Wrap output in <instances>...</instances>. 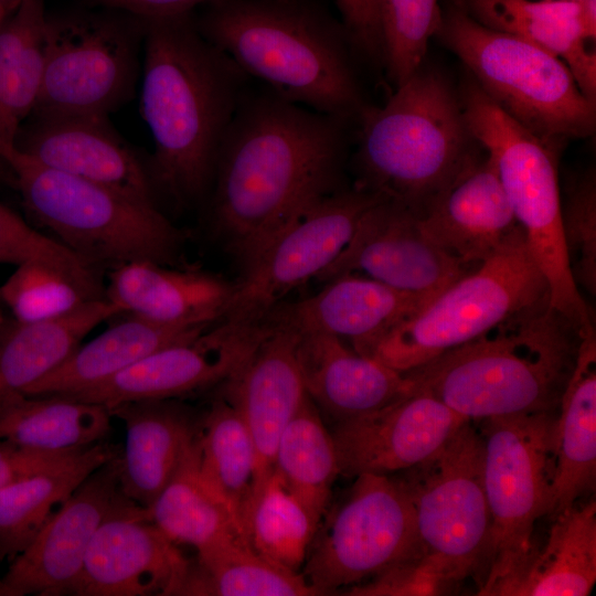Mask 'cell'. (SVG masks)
I'll use <instances>...</instances> for the list:
<instances>
[{"instance_id": "b9f144b4", "label": "cell", "mask_w": 596, "mask_h": 596, "mask_svg": "<svg viewBox=\"0 0 596 596\" xmlns=\"http://www.w3.org/2000/svg\"><path fill=\"white\" fill-rule=\"evenodd\" d=\"M561 222L573 279L578 289L596 294V172L589 167L561 185Z\"/></svg>"}, {"instance_id": "ffe728a7", "label": "cell", "mask_w": 596, "mask_h": 596, "mask_svg": "<svg viewBox=\"0 0 596 596\" xmlns=\"http://www.w3.org/2000/svg\"><path fill=\"white\" fill-rule=\"evenodd\" d=\"M469 419L425 392L331 430L340 475H394L437 453Z\"/></svg>"}, {"instance_id": "277c9868", "label": "cell", "mask_w": 596, "mask_h": 596, "mask_svg": "<svg viewBox=\"0 0 596 596\" xmlns=\"http://www.w3.org/2000/svg\"><path fill=\"white\" fill-rule=\"evenodd\" d=\"M583 336L545 302L404 374L470 422L557 412Z\"/></svg>"}, {"instance_id": "3957f363", "label": "cell", "mask_w": 596, "mask_h": 596, "mask_svg": "<svg viewBox=\"0 0 596 596\" xmlns=\"http://www.w3.org/2000/svg\"><path fill=\"white\" fill-rule=\"evenodd\" d=\"M194 19L207 41L283 98L349 120L368 106L345 29L315 0H212Z\"/></svg>"}, {"instance_id": "7dc6e473", "label": "cell", "mask_w": 596, "mask_h": 596, "mask_svg": "<svg viewBox=\"0 0 596 596\" xmlns=\"http://www.w3.org/2000/svg\"><path fill=\"white\" fill-rule=\"evenodd\" d=\"M108 9L127 12L140 19H153L193 12L212 0H91Z\"/></svg>"}, {"instance_id": "7402d4cb", "label": "cell", "mask_w": 596, "mask_h": 596, "mask_svg": "<svg viewBox=\"0 0 596 596\" xmlns=\"http://www.w3.org/2000/svg\"><path fill=\"white\" fill-rule=\"evenodd\" d=\"M267 327L244 365L224 383L225 395L237 405L256 449L253 498L273 473L283 430L308 396L297 356L298 333L283 326Z\"/></svg>"}, {"instance_id": "60d3db41", "label": "cell", "mask_w": 596, "mask_h": 596, "mask_svg": "<svg viewBox=\"0 0 596 596\" xmlns=\"http://www.w3.org/2000/svg\"><path fill=\"white\" fill-rule=\"evenodd\" d=\"M386 75L400 86L422 67L443 11L438 0H377Z\"/></svg>"}, {"instance_id": "74e56055", "label": "cell", "mask_w": 596, "mask_h": 596, "mask_svg": "<svg viewBox=\"0 0 596 596\" xmlns=\"http://www.w3.org/2000/svg\"><path fill=\"white\" fill-rule=\"evenodd\" d=\"M147 511L150 521L171 542L191 545L196 552L243 538L228 511L201 481L194 440L171 480Z\"/></svg>"}, {"instance_id": "5bb4252c", "label": "cell", "mask_w": 596, "mask_h": 596, "mask_svg": "<svg viewBox=\"0 0 596 596\" xmlns=\"http://www.w3.org/2000/svg\"><path fill=\"white\" fill-rule=\"evenodd\" d=\"M383 198L353 187L339 190L309 207L273 240L235 283L223 320L263 322L285 296L311 278H318L337 259L363 213Z\"/></svg>"}, {"instance_id": "ba28073f", "label": "cell", "mask_w": 596, "mask_h": 596, "mask_svg": "<svg viewBox=\"0 0 596 596\" xmlns=\"http://www.w3.org/2000/svg\"><path fill=\"white\" fill-rule=\"evenodd\" d=\"M459 102L468 130L493 161L530 253L549 284L551 307L583 334L594 331L562 233L560 150L504 114L473 81L464 86Z\"/></svg>"}, {"instance_id": "cb8c5ba5", "label": "cell", "mask_w": 596, "mask_h": 596, "mask_svg": "<svg viewBox=\"0 0 596 596\" xmlns=\"http://www.w3.org/2000/svg\"><path fill=\"white\" fill-rule=\"evenodd\" d=\"M296 332L307 395L333 424L373 413L416 392L407 375L355 352L337 337Z\"/></svg>"}, {"instance_id": "c3c4849f", "label": "cell", "mask_w": 596, "mask_h": 596, "mask_svg": "<svg viewBox=\"0 0 596 596\" xmlns=\"http://www.w3.org/2000/svg\"><path fill=\"white\" fill-rule=\"evenodd\" d=\"M578 17L582 33L588 42L596 39V0H579Z\"/></svg>"}, {"instance_id": "681fc988", "label": "cell", "mask_w": 596, "mask_h": 596, "mask_svg": "<svg viewBox=\"0 0 596 596\" xmlns=\"http://www.w3.org/2000/svg\"><path fill=\"white\" fill-rule=\"evenodd\" d=\"M24 0H0V28Z\"/></svg>"}, {"instance_id": "4316f807", "label": "cell", "mask_w": 596, "mask_h": 596, "mask_svg": "<svg viewBox=\"0 0 596 596\" xmlns=\"http://www.w3.org/2000/svg\"><path fill=\"white\" fill-rule=\"evenodd\" d=\"M554 471L547 515L581 501L596 481V334L583 336L562 394L553 436Z\"/></svg>"}, {"instance_id": "ac0fdd59", "label": "cell", "mask_w": 596, "mask_h": 596, "mask_svg": "<svg viewBox=\"0 0 596 596\" xmlns=\"http://www.w3.org/2000/svg\"><path fill=\"white\" fill-rule=\"evenodd\" d=\"M120 455L91 473L1 578V596L72 595L88 545L120 497Z\"/></svg>"}, {"instance_id": "816d5d0a", "label": "cell", "mask_w": 596, "mask_h": 596, "mask_svg": "<svg viewBox=\"0 0 596 596\" xmlns=\"http://www.w3.org/2000/svg\"><path fill=\"white\" fill-rule=\"evenodd\" d=\"M1 589H2V584H1V579H0V596H1Z\"/></svg>"}, {"instance_id": "f35d334b", "label": "cell", "mask_w": 596, "mask_h": 596, "mask_svg": "<svg viewBox=\"0 0 596 596\" xmlns=\"http://www.w3.org/2000/svg\"><path fill=\"white\" fill-rule=\"evenodd\" d=\"M318 522L273 472L247 509L243 536L258 555L301 573Z\"/></svg>"}, {"instance_id": "bcb514c9", "label": "cell", "mask_w": 596, "mask_h": 596, "mask_svg": "<svg viewBox=\"0 0 596 596\" xmlns=\"http://www.w3.org/2000/svg\"><path fill=\"white\" fill-rule=\"evenodd\" d=\"M84 448L41 450L0 441V491L43 471Z\"/></svg>"}, {"instance_id": "7a4b0ae2", "label": "cell", "mask_w": 596, "mask_h": 596, "mask_svg": "<svg viewBox=\"0 0 596 596\" xmlns=\"http://www.w3.org/2000/svg\"><path fill=\"white\" fill-rule=\"evenodd\" d=\"M140 113L157 199L182 210L210 192L217 155L249 78L207 41L192 12L142 19Z\"/></svg>"}, {"instance_id": "52a82bcc", "label": "cell", "mask_w": 596, "mask_h": 596, "mask_svg": "<svg viewBox=\"0 0 596 596\" xmlns=\"http://www.w3.org/2000/svg\"><path fill=\"white\" fill-rule=\"evenodd\" d=\"M436 35L504 114L545 143L561 150L594 135L596 104L557 56L481 24L457 1L443 12Z\"/></svg>"}, {"instance_id": "7c38bea8", "label": "cell", "mask_w": 596, "mask_h": 596, "mask_svg": "<svg viewBox=\"0 0 596 596\" xmlns=\"http://www.w3.org/2000/svg\"><path fill=\"white\" fill-rule=\"evenodd\" d=\"M394 475L411 499L424 553L480 586L491 543L480 432L469 421L433 456Z\"/></svg>"}, {"instance_id": "6da1fadb", "label": "cell", "mask_w": 596, "mask_h": 596, "mask_svg": "<svg viewBox=\"0 0 596 596\" xmlns=\"http://www.w3.org/2000/svg\"><path fill=\"white\" fill-rule=\"evenodd\" d=\"M348 123L266 86L246 89L217 155L209 203L211 228L243 274L292 221L342 190Z\"/></svg>"}, {"instance_id": "8fae6325", "label": "cell", "mask_w": 596, "mask_h": 596, "mask_svg": "<svg viewBox=\"0 0 596 596\" xmlns=\"http://www.w3.org/2000/svg\"><path fill=\"white\" fill-rule=\"evenodd\" d=\"M142 19L95 12L46 13L41 92L31 115H109L141 77Z\"/></svg>"}, {"instance_id": "f1b7e54d", "label": "cell", "mask_w": 596, "mask_h": 596, "mask_svg": "<svg viewBox=\"0 0 596 596\" xmlns=\"http://www.w3.org/2000/svg\"><path fill=\"white\" fill-rule=\"evenodd\" d=\"M120 320L79 345L58 368L23 395L68 394L103 382L168 345L194 338L212 326H171L121 312Z\"/></svg>"}, {"instance_id": "836d02e7", "label": "cell", "mask_w": 596, "mask_h": 596, "mask_svg": "<svg viewBox=\"0 0 596 596\" xmlns=\"http://www.w3.org/2000/svg\"><path fill=\"white\" fill-rule=\"evenodd\" d=\"M109 409L57 394H12L0 402V441L41 450H70L108 439Z\"/></svg>"}, {"instance_id": "9c48e42d", "label": "cell", "mask_w": 596, "mask_h": 596, "mask_svg": "<svg viewBox=\"0 0 596 596\" xmlns=\"http://www.w3.org/2000/svg\"><path fill=\"white\" fill-rule=\"evenodd\" d=\"M545 302L549 284L522 232L392 328L372 358L404 373Z\"/></svg>"}, {"instance_id": "e0dca14e", "label": "cell", "mask_w": 596, "mask_h": 596, "mask_svg": "<svg viewBox=\"0 0 596 596\" xmlns=\"http://www.w3.org/2000/svg\"><path fill=\"white\" fill-rule=\"evenodd\" d=\"M189 560L121 492L96 530L72 595H177Z\"/></svg>"}, {"instance_id": "f6af8a7d", "label": "cell", "mask_w": 596, "mask_h": 596, "mask_svg": "<svg viewBox=\"0 0 596 596\" xmlns=\"http://www.w3.org/2000/svg\"><path fill=\"white\" fill-rule=\"evenodd\" d=\"M353 50L371 61L383 58L377 0H337Z\"/></svg>"}, {"instance_id": "d4e9b609", "label": "cell", "mask_w": 596, "mask_h": 596, "mask_svg": "<svg viewBox=\"0 0 596 596\" xmlns=\"http://www.w3.org/2000/svg\"><path fill=\"white\" fill-rule=\"evenodd\" d=\"M234 289V283L200 267L140 259L111 268L105 298L150 321L212 326L224 319Z\"/></svg>"}, {"instance_id": "30bf717a", "label": "cell", "mask_w": 596, "mask_h": 596, "mask_svg": "<svg viewBox=\"0 0 596 596\" xmlns=\"http://www.w3.org/2000/svg\"><path fill=\"white\" fill-rule=\"evenodd\" d=\"M556 414L541 412L480 421L491 543L478 595L498 596L523 571L533 553L535 522L549 512Z\"/></svg>"}, {"instance_id": "d6a6232c", "label": "cell", "mask_w": 596, "mask_h": 596, "mask_svg": "<svg viewBox=\"0 0 596 596\" xmlns=\"http://www.w3.org/2000/svg\"><path fill=\"white\" fill-rule=\"evenodd\" d=\"M194 453L201 481L225 507L243 536L257 483V455L244 418L228 396L214 400L201 413Z\"/></svg>"}, {"instance_id": "ab89813d", "label": "cell", "mask_w": 596, "mask_h": 596, "mask_svg": "<svg viewBox=\"0 0 596 596\" xmlns=\"http://www.w3.org/2000/svg\"><path fill=\"white\" fill-rule=\"evenodd\" d=\"M96 298L104 297L66 269L45 260L17 265L0 285V301L19 322L55 318Z\"/></svg>"}, {"instance_id": "d6986e66", "label": "cell", "mask_w": 596, "mask_h": 596, "mask_svg": "<svg viewBox=\"0 0 596 596\" xmlns=\"http://www.w3.org/2000/svg\"><path fill=\"white\" fill-rule=\"evenodd\" d=\"M14 147L46 167L159 207L147 160L120 137L108 117L31 115Z\"/></svg>"}, {"instance_id": "f546056e", "label": "cell", "mask_w": 596, "mask_h": 596, "mask_svg": "<svg viewBox=\"0 0 596 596\" xmlns=\"http://www.w3.org/2000/svg\"><path fill=\"white\" fill-rule=\"evenodd\" d=\"M544 545L498 596H586L596 582V502H576L551 518Z\"/></svg>"}, {"instance_id": "9a60e30c", "label": "cell", "mask_w": 596, "mask_h": 596, "mask_svg": "<svg viewBox=\"0 0 596 596\" xmlns=\"http://www.w3.org/2000/svg\"><path fill=\"white\" fill-rule=\"evenodd\" d=\"M266 331L264 322L222 320L194 338L152 352L103 382L57 395L107 408L142 400H180L227 382Z\"/></svg>"}, {"instance_id": "ee69618b", "label": "cell", "mask_w": 596, "mask_h": 596, "mask_svg": "<svg viewBox=\"0 0 596 596\" xmlns=\"http://www.w3.org/2000/svg\"><path fill=\"white\" fill-rule=\"evenodd\" d=\"M461 584L437 558L422 552L387 567L371 579L348 588L351 596L448 595Z\"/></svg>"}, {"instance_id": "8992f818", "label": "cell", "mask_w": 596, "mask_h": 596, "mask_svg": "<svg viewBox=\"0 0 596 596\" xmlns=\"http://www.w3.org/2000/svg\"><path fill=\"white\" fill-rule=\"evenodd\" d=\"M0 160L33 221L91 265L177 260L184 235L159 207L46 167L14 145H0Z\"/></svg>"}, {"instance_id": "1f68e13d", "label": "cell", "mask_w": 596, "mask_h": 596, "mask_svg": "<svg viewBox=\"0 0 596 596\" xmlns=\"http://www.w3.org/2000/svg\"><path fill=\"white\" fill-rule=\"evenodd\" d=\"M121 450L106 439L1 490L0 561H13L78 486Z\"/></svg>"}, {"instance_id": "484cf974", "label": "cell", "mask_w": 596, "mask_h": 596, "mask_svg": "<svg viewBox=\"0 0 596 596\" xmlns=\"http://www.w3.org/2000/svg\"><path fill=\"white\" fill-rule=\"evenodd\" d=\"M108 409L126 429L119 458L120 491L147 508L171 480L191 447L201 413L178 398L126 402Z\"/></svg>"}, {"instance_id": "4fadbf2b", "label": "cell", "mask_w": 596, "mask_h": 596, "mask_svg": "<svg viewBox=\"0 0 596 596\" xmlns=\"http://www.w3.org/2000/svg\"><path fill=\"white\" fill-rule=\"evenodd\" d=\"M301 574L317 595L348 589L423 551L414 509L395 475L361 473L327 509Z\"/></svg>"}, {"instance_id": "f907efd6", "label": "cell", "mask_w": 596, "mask_h": 596, "mask_svg": "<svg viewBox=\"0 0 596 596\" xmlns=\"http://www.w3.org/2000/svg\"><path fill=\"white\" fill-rule=\"evenodd\" d=\"M10 315V313H9ZM8 315V310L0 301V348L2 340L4 338V334L8 330V327L10 326L12 321V317Z\"/></svg>"}, {"instance_id": "5b68a950", "label": "cell", "mask_w": 596, "mask_h": 596, "mask_svg": "<svg viewBox=\"0 0 596 596\" xmlns=\"http://www.w3.org/2000/svg\"><path fill=\"white\" fill-rule=\"evenodd\" d=\"M360 120L354 187L397 201L422 216L478 158L459 97L422 67L383 106Z\"/></svg>"}, {"instance_id": "44dd1931", "label": "cell", "mask_w": 596, "mask_h": 596, "mask_svg": "<svg viewBox=\"0 0 596 596\" xmlns=\"http://www.w3.org/2000/svg\"><path fill=\"white\" fill-rule=\"evenodd\" d=\"M432 299L348 274L336 277L318 294L279 304L263 320L298 332H319L350 342L372 356L377 342L395 326L422 310Z\"/></svg>"}, {"instance_id": "2e32d148", "label": "cell", "mask_w": 596, "mask_h": 596, "mask_svg": "<svg viewBox=\"0 0 596 596\" xmlns=\"http://www.w3.org/2000/svg\"><path fill=\"white\" fill-rule=\"evenodd\" d=\"M475 267L429 238L411 209L383 198L363 213L348 245L317 279L329 281L362 273L395 289L434 299Z\"/></svg>"}, {"instance_id": "f5cc1de1", "label": "cell", "mask_w": 596, "mask_h": 596, "mask_svg": "<svg viewBox=\"0 0 596 596\" xmlns=\"http://www.w3.org/2000/svg\"><path fill=\"white\" fill-rule=\"evenodd\" d=\"M575 1H579V0H575Z\"/></svg>"}, {"instance_id": "d590c367", "label": "cell", "mask_w": 596, "mask_h": 596, "mask_svg": "<svg viewBox=\"0 0 596 596\" xmlns=\"http://www.w3.org/2000/svg\"><path fill=\"white\" fill-rule=\"evenodd\" d=\"M177 595L310 596L316 590L301 573L265 560L243 538L203 551L188 562Z\"/></svg>"}, {"instance_id": "603a6c76", "label": "cell", "mask_w": 596, "mask_h": 596, "mask_svg": "<svg viewBox=\"0 0 596 596\" xmlns=\"http://www.w3.org/2000/svg\"><path fill=\"white\" fill-rule=\"evenodd\" d=\"M418 217L429 238L473 266L523 232L488 155L471 163Z\"/></svg>"}, {"instance_id": "7bdbcfd3", "label": "cell", "mask_w": 596, "mask_h": 596, "mask_svg": "<svg viewBox=\"0 0 596 596\" xmlns=\"http://www.w3.org/2000/svg\"><path fill=\"white\" fill-rule=\"evenodd\" d=\"M26 260L55 264L99 296L105 294L97 267L51 236L40 233L15 212L0 203V264L19 265Z\"/></svg>"}, {"instance_id": "8d00e7d4", "label": "cell", "mask_w": 596, "mask_h": 596, "mask_svg": "<svg viewBox=\"0 0 596 596\" xmlns=\"http://www.w3.org/2000/svg\"><path fill=\"white\" fill-rule=\"evenodd\" d=\"M273 472L319 524L340 469L332 434L309 396L283 430Z\"/></svg>"}, {"instance_id": "e575fe53", "label": "cell", "mask_w": 596, "mask_h": 596, "mask_svg": "<svg viewBox=\"0 0 596 596\" xmlns=\"http://www.w3.org/2000/svg\"><path fill=\"white\" fill-rule=\"evenodd\" d=\"M43 0H24L0 28V145H14L35 108L44 73Z\"/></svg>"}, {"instance_id": "83f0119b", "label": "cell", "mask_w": 596, "mask_h": 596, "mask_svg": "<svg viewBox=\"0 0 596 596\" xmlns=\"http://www.w3.org/2000/svg\"><path fill=\"white\" fill-rule=\"evenodd\" d=\"M475 20L519 36L561 58L596 104V53L587 47L575 0H456Z\"/></svg>"}, {"instance_id": "4dcf8cb0", "label": "cell", "mask_w": 596, "mask_h": 596, "mask_svg": "<svg viewBox=\"0 0 596 596\" xmlns=\"http://www.w3.org/2000/svg\"><path fill=\"white\" fill-rule=\"evenodd\" d=\"M119 313L121 310L104 297L51 319H12L0 348V402L23 394L66 361L88 332Z\"/></svg>"}]
</instances>
